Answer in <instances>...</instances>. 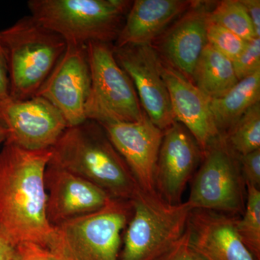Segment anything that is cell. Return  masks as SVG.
Returning <instances> with one entry per match:
<instances>
[{
    "instance_id": "obj_1",
    "label": "cell",
    "mask_w": 260,
    "mask_h": 260,
    "mask_svg": "<svg viewBox=\"0 0 260 260\" xmlns=\"http://www.w3.org/2000/svg\"><path fill=\"white\" fill-rule=\"evenodd\" d=\"M51 158L50 149L31 151L8 143L0 151V230L15 246L47 247L50 240L44 176Z\"/></svg>"
},
{
    "instance_id": "obj_2",
    "label": "cell",
    "mask_w": 260,
    "mask_h": 260,
    "mask_svg": "<svg viewBox=\"0 0 260 260\" xmlns=\"http://www.w3.org/2000/svg\"><path fill=\"white\" fill-rule=\"evenodd\" d=\"M50 150L51 164L93 183L113 199L130 201L140 189L96 121L67 128Z\"/></svg>"
},
{
    "instance_id": "obj_3",
    "label": "cell",
    "mask_w": 260,
    "mask_h": 260,
    "mask_svg": "<svg viewBox=\"0 0 260 260\" xmlns=\"http://www.w3.org/2000/svg\"><path fill=\"white\" fill-rule=\"evenodd\" d=\"M8 66L10 99L36 96L66 51L68 44L31 15L0 30Z\"/></svg>"
},
{
    "instance_id": "obj_4",
    "label": "cell",
    "mask_w": 260,
    "mask_h": 260,
    "mask_svg": "<svg viewBox=\"0 0 260 260\" xmlns=\"http://www.w3.org/2000/svg\"><path fill=\"white\" fill-rule=\"evenodd\" d=\"M133 2L125 0H30V15L61 36L68 45L115 43Z\"/></svg>"
},
{
    "instance_id": "obj_5",
    "label": "cell",
    "mask_w": 260,
    "mask_h": 260,
    "mask_svg": "<svg viewBox=\"0 0 260 260\" xmlns=\"http://www.w3.org/2000/svg\"><path fill=\"white\" fill-rule=\"evenodd\" d=\"M131 201L111 199L104 208L53 227L47 246L59 260H120Z\"/></svg>"
},
{
    "instance_id": "obj_6",
    "label": "cell",
    "mask_w": 260,
    "mask_h": 260,
    "mask_svg": "<svg viewBox=\"0 0 260 260\" xmlns=\"http://www.w3.org/2000/svg\"><path fill=\"white\" fill-rule=\"evenodd\" d=\"M131 201L133 214L123 237L120 260H155L182 237L192 207L169 204L158 193L140 189Z\"/></svg>"
},
{
    "instance_id": "obj_7",
    "label": "cell",
    "mask_w": 260,
    "mask_h": 260,
    "mask_svg": "<svg viewBox=\"0 0 260 260\" xmlns=\"http://www.w3.org/2000/svg\"><path fill=\"white\" fill-rule=\"evenodd\" d=\"M90 64V94L85 107L87 120L135 122L144 111L133 82L114 56L113 44H87Z\"/></svg>"
},
{
    "instance_id": "obj_8",
    "label": "cell",
    "mask_w": 260,
    "mask_h": 260,
    "mask_svg": "<svg viewBox=\"0 0 260 260\" xmlns=\"http://www.w3.org/2000/svg\"><path fill=\"white\" fill-rule=\"evenodd\" d=\"M202 160L201 167L192 178L186 201L193 209L242 215L246 204V183L239 155L231 148L224 135L203 152Z\"/></svg>"
},
{
    "instance_id": "obj_9",
    "label": "cell",
    "mask_w": 260,
    "mask_h": 260,
    "mask_svg": "<svg viewBox=\"0 0 260 260\" xmlns=\"http://www.w3.org/2000/svg\"><path fill=\"white\" fill-rule=\"evenodd\" d=\"M0 125L8 132L5 143L31 151L49 150L68 127L59 111L38 95L0 101Z\"/></svg>"
},
{
    "instance_id": "obj_10",
    "label": "cell",
    "mask_w": 260,
    "mask_h": 260,
    "mask_svg": "<svg viewBox=\"0 0 260 260\" xmlns=\"http://www.w3.org/2000/svg\"><path fill=\"white\" fill-rule=\"evenodd\" d=\"M90 83L87 45H68L37 95L53 104L71 127L87 121L85 107Z\"/></svg>"
},
{
    "instance_id": "obj_11",
    "label": "cell",
    "mask_w": 260,
    "mask_h": 260,
    "mask_svg": "<svg viewBox=\"0 0 260 260\" xmlns=\"http://www.w3.org/2000/svg\"><path fill=\"white\" fill-rule=\"evenodd\" d=\"M113 49L116 61L134 85L145 114L159 129L165 131L176 119L159 68L158 53L152 46L113 45Z\"/></svg>"
},
{
    "instance_id": "obj_12",
    "label": "cell",
    "mask_w": 260,
    "mask_h": 260,
    "mask_svg": "<svg viewBox=\"0 0 260 260\" xmlns=\"http://www.w3.org/2000/svg\"><path fill=\"white\" fill-rule=\"evenodd\" d=\"M131 171L140 189L156 192L155 174L164 131L145 114L140 121L99 123Z\"/></svg>"
},
{
    "instance_id": "obj_13",
    "label": "cell",
    "mask_w": 260,
    "mask_h": 260,
    "mask_svg": "<svg viewBox=\"0 0 260 260\" xmlns=\"http://www.w3.org/2000/svg\"><path fill=\"white\" fill-rule=\"evenodd\" d=\"M203 151L185 126L176 121L164 131L155 174V191L172 205L182 203L188 182L192 179Z\"/></svg>"
},
{
    "instance_id": "obj_14",
    "label": "cell",
    "mask_w": 260,
    "mask_h": 260,
    "mask_svg": "<svg viewBox=\"0 0 260 260\" xmlns=\"http://www.w3.org/2000/svg\"><path fill=\"white\" fill-rule=\"evenodd\" d=\"M44 180L47 216L52 227L96 212L112 199L93 183L50 162Z\"/></svg>"
},
{
    "instance_id": "obj_15",
    "label": "cell",
    "mask_w": 260,
    "mask_h": 260,
    "mask_svg": "<svg viewBox=\"0 0 260 260\" xmlns=\"http://www.w3.org/2000/svg\"><path fill=\"white\" fill-rule=\"evenodd\" d=\"M206 5V2L194 1L154 42L153 48L162 60L191 81L202 53L208 44L207 23L210 10Z\"/></svg>"
},
{
    "instance_id": "obj_16",
    "label": "cell",
    "mask_w": 260,
    "mask_h": 260,
    "mask_svg": "<svg viewBox=\"0 0 260 260\" xmlns=\"http://www.w3.org/2000/svg\"><path fill=\"white\" fill-rule=\"evenodd\" d=\"M159 68L176 121L185 126L204 152L214 140L221 136L212 115L209 98L185 75L160 57Z\"/></svg>"
},
{
    "instance_id": "obj_17",
    "label": "cell",
    "mask_w": 260,
    "mask_h": 260,
    "mask_svg": "<svg viewBox=\"0 0 260 260\" xmlns=\"http://www.w3.org/2000/svg\"><path fill=\"white\" fill-rule=\"evenodd\" d=\"M239 216L193 209L188 220L189 244L204 260H255L237 232Z\"/></svg>"
},
{
    "instance_id": "obj_18",
    "label": "cell",
    "mask_w": 260,
    "mask_h": 260,
    "mask_svg": "<svg viewBox=\"0 0 260 260\" xmlns=\"http://www.w3.org/2000/svg\"><path fill=\"white\" fill-rule=\"evenodd\" d=\"M194 3L189 0L133 2L114 47L151 46Z\"/></svg>"
},
{
    "instance_id": "obj_19",
    "label": "cell",
    "mask_w": 260,
    "mask_h": 260,
    "mask_svg": "<svg viewBox=\"0 0 260 260\" xmlns=\"http://www.w3.org/2000/svg\"><path fill=\"white\" fill-rule=\"evenodd\" d=\"M260 101V70L239 82L223 96L210 99L215 126L225 135L249 109Z\"/></svg>"
},
{
    "instance_id": "obj_20",
    "label": "cell",
    "mask_w": 260,
    "mask_h": 260,
    "mask_svg": "<svg viewBox=\"0 0 260 260\" xmlns=\"http://www.w3.org/2000/svg\"><path fill=\"white\" fill-rule=\"evenodd\" d=\"M232 60L213 49L205 48L191 82L210 99L223 96L239 82Z\"/></svg>"
},
{
    "instance_id": "obj_21",
    "label": "cell",
    "mask_w": 260,
    "mask_h": 260,
    "mask_svg": "<svg viewBox=\"0 0 260 260\" xmlns=\"http://www.w3.org/2000/svg\"><path fill=\"white\" fill-rule=\"evenodd\" d=\"M224 136L239 156L260 149V102L249 108Z\"/></svg>"
},
{
    "instance_id": "obj_22",
    "label": "cell",
    "mask_w": 260,
    "mask_h": 260,
    "mask_svg": "<svg viewBox=\"0 0 260 260\" xmlns=\"http://www.w3.org/2000/svg\"><path fill=\"white\" fill-rule=\"evenodd\" d=\"M245 208L237 229L243 244L254 259L260 260V189L246 184Z\"/></svg>"
},
{
    "instance_id": "obj_23",
    "label": "cell",
    "mask_w": 260,
    "mask_h": 260,
    "mask_svg": "<svg viewBox=\"0 0 260 260\" xmlns=\"http://www.w3.org/2000/svg\"><path fill=\"white\" fill-rule=\"evenodd\" d=\"M208 18L248 42L256 37L250 18L240 0H223L210 10Z\"/></svg>"
},
{
    "instance_id": "obj_24",
    "label": "cell",
    "mask_w": 260,
    "mask_h": 260,
    "mask_svg": "<svg viewBox=\"0 0 260 260\" xmlns=\"http://www.w3.org/2000/svg\"><path fill=\"white\" fill-rule=\"evenodd\" d=\"M207 39L208 44L230 60L240 55L246 45V41L234 32L213 23L208 18Z\"/></svg>"
},
{
    "instance_id": "obj_25",
    "label": "cell",
    "mask_w": 260,
    "mask_h": 260,
    "mask_svg": "<svg viewBox=\"0 0 260 260\" xmlns=\"http://www.w3.org/2000/svg\"><path fill=\"white\" fill-rule=\"evenodd\" d=\"M238 80L251 76L260 70V38H254L246 43L245 48L233 61Z\"/></svg>"
},
{
    "instance_id": "obj_26",
    "label": "cell",
    "mask_w": 260,
    "mask_h": 260,
    "mask_svg": "<svg viewBox=\"0 0 260 260\" xmlns=\"http://www.w3.org/2000/svg\"><path fill=\"white\" fill-rule=\"evenodd\" d=\"M155 260H204L195 252L189 244V232L186 228L182 237L174 245Z\"/></svg>"
},
{
    "instance_id": "obj_27",
    "label": "cell",
    "mask_w": 260,
    "mask_h": 260,
    "mask_svg": "<svg viewBox=\"0 0 260 260\" xmlns=\"http://www.w3.org/2000/svg\"><path fill=\"white\" fill-rule=\"evenodd\" d=\"M239 162L246 184L260 189V149L239 156Z\"/></svg>"
},
{
    "instance_id": "obj_28",
    "label": "cell",
    "mask_w": 260,
    "mask_h": 260,
    "mask_svg": "<svg viewBox=\"0 0 260 260\" xmlns=\"http://www.w3.org/2000/svg\"><path fill=\"white\" fill-rule=\"evenodd\" d=\"M15 260H59L47 247L34 243H21L16 246Z\"/></svg>"
},
{
    "instance_id": "obj_29",
    "label": "cell",
    "mask_w": 260,
    "mask_h": 260,
    "mask_svg": "<svg viewBox=\"0 0 260 260\" xmlns=\"http://www.w3.org/2000/svg\"><path fill=\"white\" fill-rule=\"evenodd\" d=\"M9 98L10 83L8 66L0 36V101L5 100Z\"/></svg>"
},
{
    "instance_id": "obj_30",
    "label": "cell",
    "mask_w": 260,
    "mask_h": 260,
    "mask_svg": "<svg viewBox=\"0 0 260 260\" xmlns=\"http://www.w3.org/2000/svg\"><path fill=\"white\" fill-rule=\"evenodd\" d=\"M242 4L247 12L248 15L253 28L255 32L256 37L260 38V1L259 0H240Z\"/></svg>"
},
{
    "instance_id": "obj_31",
    "label": "cell",
    "mask_w": 260,
    "mask_h": 260,
    "mask_svg": "<svg viewBox=\"0 0 260 260\" xmlns=\"http://www.w3.org/2000/svg\"><path fill=\"white\" fill-rule=\"evenodd\" d=\"M16 246L0 230V260H15Z\"/></svg>"
},
{
    "instance_id": "obj_32",
    "label": "cell",
    "mask_w": 260,
    "mask_h": 260,
    "mask_svg": "<svg viewBox=\"0 0 260 260\" xmlns=\"http://www.w3.org/2000/svg\"><path fill=\"white\" fill-rule=\"evenodd\" d=\"M7 138H8V132L3 126L0 125V145L3 143H5Z\"/></svg>"
}]
</instances>
